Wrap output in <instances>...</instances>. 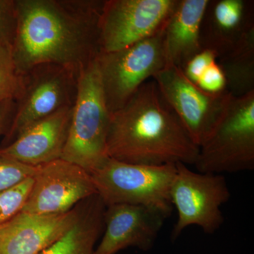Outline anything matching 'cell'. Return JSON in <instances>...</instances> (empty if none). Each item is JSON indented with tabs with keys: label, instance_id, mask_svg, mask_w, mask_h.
I'll use <instances>...</instances> for the list:
<instances>
[{
	"label": "cell",
	"instance_id": "6da1fadb",
	"mask_svg": "<svg viewBox=\"0 0 254 254\" xmlns=\"http://www.w3.org/2000/svg\"><path fill=\"white\" fill-rule=\"evenodd\" d=\"M104 1H15L13 55L20 74L54 64L77 76L100 53Z\"/></svg>",
	"mask_w": 254,
	"mask_h": 254
},
{
	"label": "cell",
	"instance_id": "7a4b0ae2",
	"mask_svg": "<svg viewBox=\"0 0 254 254\" xmlns=\"http://www.w3.org/2000/svg\"><path fill=\"white\" fill-rule=\"evenodd\" d=\"M198 150L153 78L110 115L106 152L114 160L145 165H193Z\"/></svg>",
	"mask_w": 254,
	"mask_h": 254
},
{
	"label": "cell",
	"instance_id": "3957f363",
	"mask_svg": "<svg viewBox=\"0 0 254 254\" xmlns=\"http://www.w3.org/2000/svg\"><path fill=\"white\" fill-rule=\"evenodd\" d=\"M110 113L96 58L80 68L67 141L62 159L91 174L105 158Z\"/></svg>",
	"mask_w": 254,
	"mask_h": 254
},
{
	"label": "cell",
	"instance_id": "277c9868",
	"mask_svg": "<svg viewBox=\"0 0 254 254\" xmlns=\"http://www.w3.org/2000/svg\"><path fill=\"white\" fill-rule=\"evenodd\" d=\"M176 165H145L123 163L109 157L91 172L97 193L105 206L141 205L170 216V190Z\"/></svg>",
	"mask_w": 254,
	"mask_h": 254
},
{
	"label": "cell",
	"instance_id": "5b68a950",
	"mask_svg": "<svg viewBox=\"0 0 254 254\" xmlns=\"http://www.w3.org/2000/svg\"><path fill=\"white\" fill-rule=\"evenodd\" d=\"M201 173H237L254 169V91L232 97L193 164Z\"/></svg>",
	"mask_w": 254,
	"mask_h": 254
},
{
	"label": "cell",
	"instance_id": "8992f818",
	"mask_svg": "<svg viewBox=\"0 0 254 254\" xmlns=\"http://www.w3.org/2000/svg\"><path fill=\"white\" fill-rule=\"evenodd\" d=\"M110 115L121 109L147 81L167 66L163 28L154 36L96 58Z\"/></svg>",
	"mask_w": 254,
	"mask_h": 254
},
{
	"label": "cell",
	"instance_id": "52a82bcc",
	"mask_svg": "<svg viewBox=\"0 0 254 254\" xmlns=\"http://www.w3.org/2000/svg\"><path fill=\"white\" fill-rule=\"evenodd\" d=\"M170 197L177 213L171 234L175 241L193 225L209 235L218 231L224 222L221 207L231 193L224 175L194 172L185 164L177 163Z\"/></svg>",
	"mask_w": 254,
	"mask_h": 254
},
{
	"label": "cell",
	"instance_id": "ba28073f",
	"mask_svg": "<svg viewBox=\"0 0 254 254\" xmlns=\"http://www.w3.org/2000/svg\"><path fill=\"white\" fill-rule=\"evenodd\" d=\"M153 79L199 148L221 120L233 96L227 91H203L176 66H167Z\"/></svg>",
	"mask_w": 254,
	"mask_h": 254
},
{
	"label": "cell",
	"instance_id": "9c48e42d",
	"mask_svg": "<svg viewBox=\"0 0 254 254\" xmlns=\"http://www.w3.org/2000/svg\"><path fill=\"white\" fill-rule=\"evenodd\" d=\"M177 0H107L100 19L102 53L124 49L161 31Z\"/></svg>",
	"mask_w": 254,
	"mask_h": 254
},
{
	"label": "cell",
	"instance_id": "30bf717a",
	"mask_svg": "<svg viewBox=\"0 0 254 254\" xmlns=\"http://www.w3.org/2000/svg\"><path fill=\"white\" fill-rule=\"evenodd\" d=\"M76 93V75L58 65H41L23 75L22 93L6 136L9 144L28 127L73 105Z\"/></svg>",
	"mask_w": 254,
	"mask_h": 254
},
{
	"label": "cell",
	"instance_id": "8fae6325",
	"mask_svg": "<svg viewBox=\"0 0 254 254\" xmlns=\"http://www.w3.org/2000/svg\"><path fill=\"white\" fill-rule=\"evenodd\" d=\"M91 174L64 159L38 167L23 213L58 215L67 213L97 195Z\"/></svg>",
	"mask_w": 254,
	"mask_h": 254
},
{
	"label": "cell",
	"instance_id": "7c38bea8",
	"mask_svg": "<svg viewBox=\"0 0 254 254\" xmlns=\"http://www.w3.org/2000/svg\"><path fill=\"white\" fill-rule=\"evenodd\" d=\"M169 217L145 205H108L104 213V233L95 254H117L129 247L143 252L151 250Z\"/></svg>",
	"mask_w": 254,
	"mask_h": 254
},
{
	"label": "cell",
	"instance_id": "4fadbf2b",
	"mask_svg": "<svg viewBox=\"0 0 254 254\" xmlns=\"http://www.w3.org/2000/svg\"><path fill=\"white\" fill-rule=\"evenodd\" d=\"M80 205L58 215L18 213L0 226V254H41L74 225Z\"/></svg>",
	"mask_w": 254,
	"mask_h": 254
},
{
	"label": "cell",
	"instance_id": "5bb4252c",
	"mask_svg": "<svg viewBox=\"0 0 254 254\" xmlns=\"http://www.w3.org/2000/svg\"><path fill=\"white\" fill-rule=\"evenodd\" d=\"M73 105L28 127L1 148L0 155L35 168L61 158L67 141Z\"/></svg>",
	"mask_w": 254,
	"mask_h": 254
},
{
	"label": "cell",
	"instance_id": "9a60e30c",
	"mask_svg": "<svg viewBox=\"0 0 254 254\" xmlns=\"http://www.w3.org/2000/svg\"><path fill=\"white\" fill-rule=\"evenodd\" d=\"M252 28L253 0H209L200 23V45L219 58Z\"/></svg>",
	"mask_w": 254,
	"mask_h": 254
},
{
	"label": "cell",
	"instance_id": "2e32d148",
	"mask_svg": "<svg viewBox=\"0 0 254 254\" xmlns=\"http://www.w3.org/2000/svg\"><path fill=\"white\" fill-rule=\"evenodd\" d=\"M209 0H177L163 28L167 66L183 69L202 51L200 28Z\"/></svg>",
	"mask_w": 254,
	"mask_h": 254
},
{
	"label": "cell",
	"instance_id": "e0dca14e",
	"mask_svg": "<svg viewBox=\"0 0 254 254\" xmlns=\"http://www.w3.org/2000/svg\"><path fill=\"white\" fill-rule=\"evenodd\" d=\"M105 208L98 194L82 202L74 225L39 254H95V245L104 230Z\"/></svg>",
	"mask_w": 254,
	"mask_h": 254
},
{
	"label": "cell",
	"instance_id": "ac0fdd59",
	"mask_svg": "<svg viewBox=\"0 0 254 254\" xmlns=\"http://www.w3.org/2000/svg\"><path fill=\"white\" fill-rule=\"evenodd\" d=\"M217 62L232 96L242 97L254 91V28Z\"/></svg>",
	"mask_w": 254,
	"mask_h": 254
},
{
	"label": "cell",
	"instance_id": "d6986e66",
	"mask_svg": "<svg viewBox=\"0 0 254 254\" xmlns=\"http://www.w3.org/2000/svg\"><path fill=\"white\" fill-rule=\"evenodd\" d=\"M23 87V75L18 72L12 43L0 41V104L18 99Z\"/></svg>",
	"mask_w": 254,
	"mask_h": 254
},
{
	"label": "cell",
	"instance_id": "ffe728a7",
	"mask_svg": "<svg viewBox=\"0 0 254 254\" xmlns=\"http://www.w3.org/2000/svg\"><path fill=\"white\" fill-rule=\"evenodd\" d=\"M33 184V177L0 193V226L22 211Z\"/></svg>",
	"mask_w": 254,
	"mask_h": 254
},
{
	"label": "cell",
	"instance_id": "44dd1931",
	"mask_svg": "<svg viewBox=\"0 0 254 254\" xmlns=\"http://www.w3.org/2000/svg\"><path fill=\"white\" fill-rule=\"evenodd\" d=\"M37 169L0 155V193L33 177Z\"/></svg>",
	"mask_w": 254,
	"mask_h": 254
},
{
	"label": "cell",
	"instance_id": "7402d4cb",
	"mask_svg": "<svg viewBox=\"0 0 254 254\" xmlns=\"http://www.w3.org/2000/svg\"><path fill=\"white\" fill-rule=\"evenodd\" d=\"M197 85L203 91L210 93L227 91L226 79L218 62H214L205 69Z\"/></svg>",
	"mask_w": 254,
	"mask_h": 254
},
{
	"label": "cell",
	"instance_id": "603a6c76",
	"mask_svg": "<svg viewBox=\"0 0 254 254\" xmlns=\"http://www.w3.org/2000/svg\"><path fill=\"white\" fill-rule=\"evenodd\" d=\"M217 60L218 58L213 52L202 50L187 63L182 71L188 79L197 84L205 69Z\"/></svg>",
	"mask_w": 254,
	"mask_h": 254
},
{
	"label": "cell",
	"instance_id": "cb8c5ba5",
	"mask_svg": "<svg viewBox=\"0 0 254 254\" xmlns=\"http://www.w3.org/2000/svg\"><path fill=\"white\" fill-rule=\"evenodd\" d=\"M15 27V1L0 0V41L12 43Z\"/></svg>",
	"mask_w": 254,
	"mask_h": 254
},
{
	"label": "cell",
	"instance_id": "d4e9b609",
	"mask_svg": "<svg viewBox=\"0 0 254 254\" xmlns=\"http://www.w3.org/2000/svg\"><path fill=\"white\" fill-rule=\"evenodd\" d=\"M11 101L4 102L0 104V135L4 130L6 119L9 115L10 110V103Z\"/></svg>",
	"mask_w": 254,
	"mask_h": 254
}]
</instances>
